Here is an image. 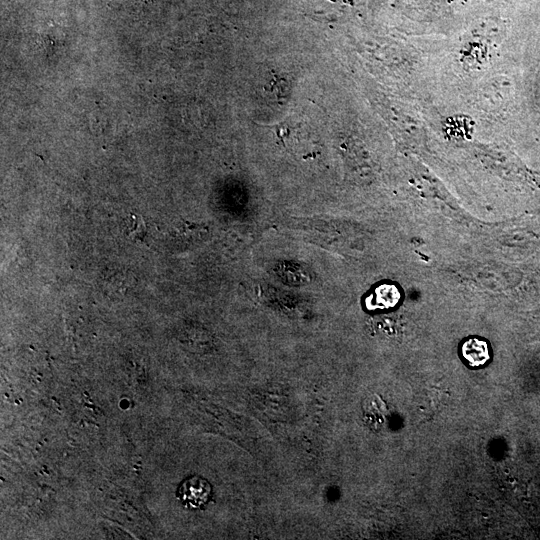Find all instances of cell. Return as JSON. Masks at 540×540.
I'll use <instances>...</instances> for the list:
<instances>
[{
  "label": "cell",
  "instance_id": "2",
  "mask_svg": "<svg viewBox=\"0 0 540 540\" xmlns=\"http://www.w3.org/2000/svg\"><path fill=\"white\" fill-rule=\"evenodd\" d=\"M461 353L471 367H480L490 358L486 341L479 338H469L461 346Z\"/></svg>",
  "mask_w": 540,
  "mask_h": 540
},
{
  "label": "cell",
  "instance_id": "3",
  "mask_svg": "<svg viewBox=\"0 0 540 540\" xmlns=\"http://www.w3.org/2000/svg\"><path fill=\"white\" fill-rule=\"evenodd\" d=\"M265 89L271 94L275 95L277 101H284L290 93V85L286 78H282L279 75L273 74L268 81Z\"/></svg>",
  "mask_w": 540,
  "mask_h": 540
},
{
  "label": "cell",
  "instance_id": "4",
  "mask_svg": "<svg viewBox=\"0 0 540 540\" xmlns=\"http://www.w3.org/2000/svg\"><path fill=\"white\" fill-rule=\"evenodd\" d=\"M535 334L540 338V315L534 320Z\"/></svg>",
  "mask_w": 540,
  "mask_h": 540
},
{
  "label": "cell",
  "instance_id": "1",
  "mask_svg": "<svg viewBox=\"0 0 540 540\" xmlns=\"http://www.w3.org/2000/svg\"><path fill=\"white\" fill-rule=\"evenodd\" d=\"M210 493V484L205 479L198 476L186 479L178 489L179 499L191 508H199L204 505L207 502Z\"/></svg>",
  "mask_w": 540,
  "mask_h": 540
}]
</instances>
